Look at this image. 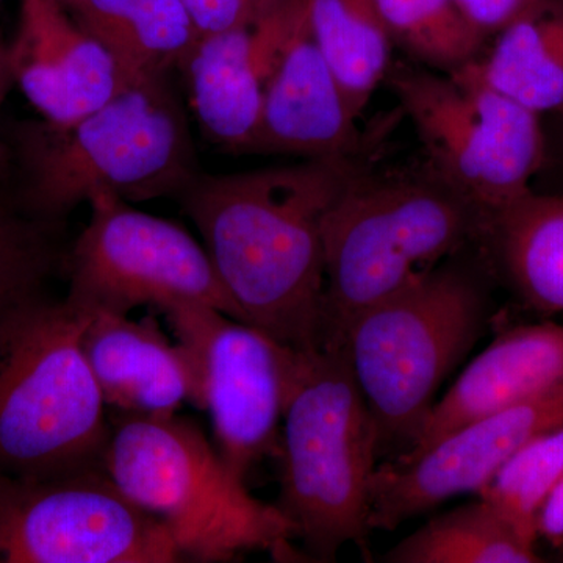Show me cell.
<instances>
[{"label":"cell","instance_id":"cell-1","mask_svg":"<svg viewBox=\"0 0 563 563\" xmlns=\"http://www.w3.org/2000/svg\"><path fill=\"white\" fill-rule=\"evenodd\" d=\"M374 150L255 172L199 173L177 196L244 321L292 350L321 346L322 224Z\"/></svg>","mask_w":563,"mask_h":563},{"label":"cell","instance_id":"cell-2","mask_svg":"<svg viewBox=\"0 0 563 563\" xmlns=\"http://www.w3.org/2000/svg\"><path fill=\"white\" fill-rule=\"evenodd\" d=\"M487 211L426 163L361 169L322 224L325 288L320 347L342 346L352 320L373 303L477 246Z\"/></svg>","mask_w":563,"mask_h":563},{"label":"cell","instance_id":"cell-3","mask_svg":"<svg viewBox=\"0 0 563 563\" xmlns=\"http://www.w3.org/2000/svg\"><path fill=\"white\" fill-rule=\"evenodd\" d=\"M459 257L373 303L344 332L342 346L384 461L412 450L439 388L490 320V272L484 261L476 268Z\"/></svg>","mask_w":563,"mask_h":563},{"label":"cell","instance_id":"cell-4","mask_svg":"<svg viewBox=\"0 0 563 563\" xmlns=\"http://www.w3.org/2000/svg\"><path fill=\"white\" fill-rule=\"evenodd\" d=\"M102 468L168 528L184 561L232 562L250 551L276 561L296 555L287 517L247 492L190 418L113 412Z\"/></svg>","mask_w":563,"mask_h":563},{"label":"cell","instance_id":"cell-5","mask_svg":"<svg viewBox=\"0 0 563 563\" xmlns=\"http://www.w3.org/2000/svg\"><path fill=\"white\" fill-rule=\"evenodd\" d=\"M20 157L25 210L46 221L101 192L128 202L177 198L201 173L168 77L125 85L70 124L27 125Z\"/></svg>","mask_w":563,"mask_h":563},{"label":"cell","instance_id":"cell-6","mask_svg":"<svg viewBox=\"0 0 563 563\" xmlns=\"http://www.w3.org/2000/svg\"><path fill=\"white\" fill-rule=\"evenodd\" d=\"M88 320L43 292L0 317V474L103 470L110 417L81 344Z\"/></svg>","mask_w":563,"mask_h":563},{"label":"cell","instance_id":"cell-7","mask_svg":"<svg viewBox=\"0 0 563 563\" xmlns=\"http://www.w3.org/2000/svg\"><path fill=\"white\" fill-rule=\"evenodd\" d=\"M282 514L303 558L335 562L350 543L365 547L369 484L377 461L372 413L343 346L301 351L282 420Z\"/></svg>","mask_w":563,"mask_h":563},{"label":"cell","instance_id":"cell-8","mask_svg":"<svg viewBox=\"0 0 563 563\" xmlns=\"http://www.w3.org/2000/svg\"><path fill=\"white\" fill-rule=\"evenodd\" d=\"M385 84L412 121L426 165L490 213L533 190L542 117L493 88L476 60L451 74L393 60Z\"/></svg>","mask_w":563,"mask_h":563},{"label":"cell","instance_id":"cell-9","mask_svg":"<svg viewBox=\"0 0 563 563\" xmlns=\"http://www.w3.org/2000/svg\"><path fill=\"white\" fill-rule=\"evenodd\" d=\"M88 203L90 221L66 261L70 303L120 314L143 306L162 312L177 303H201L244 321L209 252L191 233L107 192Z\"/></svg>","mask_w":563,"mask_h":563},{"label":"cell","instance_id":"cell-10","mask_svg":"<svg viewBox=\"0 0 563 563\" xmlns=\"http://www.w3.org/2000/svg\"><path fill=\"white\" fill-rule=\"evenodd\" d=\"M168 528L103 470L27 479L0 474V563H176Z\"/></svg>","mask_w":563,"mask_h":563},{"label":"cell","instance_id":"cell-11","mask_svg":"<svg viewBox=\"0 0 563 563\" xmlns=\"http://www.w3.org/2000/svg\"><path fill=\"white\" fill-rule=\"evenodd\" d=\"M177 342L190 347L202 377L213 444L240 479L279 453L280 424L301 351L250 322L201 303L162 310Z\"/></svg>","mask_w":563,"mask_h":563},{"label":"cell","instance_id":"cell-12","mask_svg":"<svg viewBox=\"0 0 563 563\" xmlns=\"http://www.w3.org/2000/svg\"><path fill=\"white\" fill-rule=\"evenodd\" d=\"M563 422V384L448 433L428 450L377 463L369 528L395 531L410 518L476 493L540 433Z\"/></svg>","mask_w":563,"mask_h":563},{"label":"cell","instance_id":"cell-13","mask_svg":"<svg viewBox=\"0 0 563 563\" xmlns=\"http://www.w3.org/2000/svg\"><path fill=\"white\" fill-rule=\"evenodd\" d=\"M302 9L303 0H280L254 24L196 41L180 69L196 120L211 143L250 154L266 85Z\"/></svg>","mask_w":563,"mask_h":563},{"label":"cell","instance_id":"cell-14","mask_svg":"<svg viewBox=\"0 0 563 563\" xmlns=\"http://www.w3.org/2000/svg\"><path fill=\"white\" fill-rule=\"evenodd\" d=\"M357 121L313 38L303 0L266 85L250 154L296 155L302 161L355 157L379 141L366 140Z\"/></svg>","mask_w":563,"mask_h":563},{"label":"cell","instance_id":"cell-15","mask_svg":"<svg viewBox=\"0 0 563 563\" xmlns=\"http://www.w3.org/2000/svg\"><path fill=\"white\" fill-rule=\"evenodd\" d=\"M7 47L14 85L47 124H70L125 87L109 51L60 0H20Z\"/></svg>","mask_w":563,"mask_h":563},{"label":"cell","instance_id":"cell-16","mask_svg":"<svg viewBox=\"0 0 563 563\" xmlns=\"http://www.w3.org/2000/svg\"><path fill=\"white\" fill-rule=\"evenodd\" d=\"M84 352L113 412L177 413L181 404L203 410L202 377L190 347L172 342L152 317L88 310Z\"/></svg>","mask_w":563,"mask_h":563},{"label":"cell","instance_id":"cell-17","mask_svg":"<svg viewBox=\"0 0 563 563\" xmlns=\"http://www.w3.org/2000/svg\"><path fill=\"white\" fill-rule=\"evenodd\" d=\"M562 384L561 322H532L504 329L433 404L418 442L401 455L421 453L468 422L529 401Z\"/></svg>","mask_w":563,"mask_h":563},{"label":"cell","instance_id":"cell-18","mask_svg":"<svg viewBox=\"0 0 563 563\" xmlns=\"http://www.w3.org/2000/svg\"><path fill=\"white\" fill-rule=\"evenodd\" d=\"M481 257L532 312L563 314V191L532 190L487 213Z\"/></svg>","mask_w":563,"mask_h":563},{"label":"cell","instance_id":"cell-19","mask_svg":"<svg viewBox=\"0 0 563 563\" xmlns=\"http://www.w3.org/2000/svg\"><path fill=\"white\" fill-rule=\"evenodd\" d=\"M62 2V0H60ZM117 63L124 85L180 68L199 33L181 0H63Z\"/></svg>","mask_w":563,"mask_h":563},{"label":"cell","instance_id":"cell-20","mask_svg":"<svg viewBox=\"0 0 563 563\" xmlns=\"http://www.w3.org/2000/svg\"><path fill=\"white\" fill-rule=\"evenodd\" d=\"M477 69L540 117L563 109V0H540L496 35Z\"/></svg>","mask_w":563,"mask_h":563},{"label":"cell","instance_id":"cell-21","mask_svg":"<svg viewBox=\"0 0 563 563\" xmlns=\"http://www.w3.org/2000/svg\"><path fill=\"white\" fill-rule=\"evenodd\" d=\"M314 41L347 106L361 118L393 63V44L377 0H306Z\"/></svg>","mask_w":563,"mask_h":563},{"label":"cell","instance_id":"cell-22","mask_svg":"<svg viewBox=\"0 0 563 563\" xmlns=\"http://www.w3.org/2000/svg\"><path fill=\"white\" fill-rule=\"evenodd\" d=\"M388 563H537V543L487 499L433 517L380 559Z\"/></svg>","mask_w":563,"mask_h":563},{"label":"cell","instance_id":"cell-23","mask_svg":"<svg viewBox=\"0 0 563 563\" xmlns=\"http://www.w3.org/2000/svg\"><path fill=\"white\" fill-rule=\"evenodd\" d=\"M393 44L413 63L451 74L481 57L485 36L457 0H377Z\"/></svg>","mask_w":563,"mask_h":563},{"label":"cell","instance_id":"cell-24","mask_svg":"<svg viewBox=\"0 0 563 563\" xmlns=\"http://www.w3.org/2000/svg\"><path fill=\"white\" fill-rule=\"evenodd\" d=\"M562 476L563 422L518 451L477 496L498 507L537 543V512Z\"/></svg>","mask_w":563,"mask_h":563},{"label":"cell","instance_id":"cell-25","mask_svg":"<svg viewBox=\"0 0 563 563\" xmlns=\"http://www.w3.org/2000/svg\"><path fill=\"white\" fill-rule=\"evenodd\" d=\"M57 261L49 221L0 202V317L40 295Z\"/></svg>","mask_w":563,"mask_h":563},{"label":"cell","instance_id":"cell-26","mask_svg":"<svg viewBox=\"0 0 563 563\" xmlns=\"http://www.w3.org/2000/svg\"><path fill=\"white\" fill-rule=\"evenodd\" d=\"M199 36L254 24L280 0H181Z\"/></svg>","mask_w":563,"mask_h":563},{"label":"cell","instance_id":"cell-27","mask_svg":"<svg viewBox=\"0 0 563 563\" xmlns=\"http://www.w3.org/2000/svg\"><path fill=\"white\" fill-rule=\"evenodd\" d=\"M539 2L540 0H457L465 16L485 38L498 35Z\"/></svg>","mask_w":563,"mask_h":563},{"label":"cell","instance_id":"cell-28","mask_svg":"<svg viewBox=\"0 0 563 563\" xmlns=\"http://www.w3.org/2000/svg\"><path fill=\"white\" fill-rule=\"evenodd\" d=\"M542 121L544 161L536 181L542 184L540 191H563V109L544 114Z\"/></svg>","mask_w":563,"mask_h":563},{"label":"cell","instance_id":"cell-29","mask_svg":"<svg viewBox=\"0 0 563 563\" xmlns=\"http://www.w3.org/2000/svg\"><path fill=\"white\" fill-rule=\"evenodd\" d=\"M537 543L550 544L563 561V476L555 483L536 517Z\"/></svg>","mask_w":563,"mask_h":563},{"label":"cell","instance_id":"cell-30","mask_svg":"<svg viewBox=\"0 0 563 563\" xmlns=\"http://www.w3.org/2000/svg\"><path fill=\"white\" fill-rule=\"evenodd\" d=\"M11 85H14L13 76H11L9 47L0 43V109H2L3 101L9 95ZM5 162V150H3L2 141H0V168Z\"/></svg>","mask_w":563,"mask_h":563},{"label":"cell","instance_id":"cell-31","mask_svg":"<svg viewBox=\"0 0 563 563\" xmlns=\"http://www.w3.org/2000/svg\"><path fill=\"white\" fill-rule=\"evenodd\" d=\"M0 172H2V168H0Z\"/></svg>","mask_w":563,"mask_h":563},{"label":"cell","instance_id":"cell-32","mask_svg":"<svg viewBox=\"0 0 563 563\" xmlns=\"http://www.w3.org/2000/svg\"><path fill=\"white\" fill-rule=\"evenodd\" d=\"M62 2H63V0H62Z\"/></svg>","mask_w":563,"mask_h":563}]
</instances>
